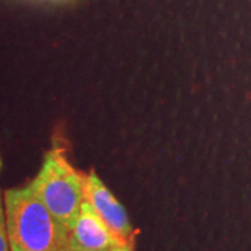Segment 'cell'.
<instances>
[{
    "label": "cell",
    "mask_w": 251,
    "mask_h": 251,
    "mask_svg": "<svg viewBox=\"0 0 251 251\" xmlns=\"http://www.w3.org/2000/svg\"><path fill=\"white\" fill-rule=\"evenodd\" d=\"M120 244L90 202L84 200L70 229V249L75 251H110Z\"/></svg>",
    "instance_id": "obj_4"
},
{
    "label": "cell",
    "mask_w": 251,
    "mask_h": 251,
    "mask_svg": "<svg viewBox=\"0 0 251 251\" xmlns=\"http://www.w3.org/2000/svg\"><path fill=\"white\" fill-rule=\"evenodd\" d=\"M85 200L116 236L120 244H133L134 232L125 206L117 201L95 172L85 175Z\"/></svg>",
    "instance_id": "obj_3"
},
{
    "label": "cell",
    "mask_w": 251,
    "mask_h": 251,
    "mask_svg": "<svg viewBox=\"0 0 251 251\" xmlns=\"http://www.w3.org/2000/svg\"><path fill=\"white\" fill-rule=\"evenodd\" d=\"M0 251H10L7 224H6V212H4V201L0 193Z\"/></svg>",
    "instance_id": "obj_5"
},
{
    "label": "cell",
    "mask_w": 251,
    "mask_h": 251,
    "mask_svg": "<svg viewBox=\"0 0 251 251\" xmlns=\"http://www.w3.org/2000/svg\"><path fill=\"white\" fill-rule=\"evenodd\" d=\"M69 251H75V250H72V249H69Z\"/></svg>",
    "instance_id": "obj_7"
},
{
    "label": "cell",
    "mask_w": 251,
    "mask_h": 251,
    "mask_svg": "<svg viewBox=\"0 0 251 251\" xmlns=\"http://www.w3.org/2000/svg\"><path fill=\"white\" fill-rule=\"evenodd\" d=\"M110 251H133V244H117Z\"/></svg>",
    "instance_id": "obj_6"
},
{
    "label": "cell",
    "mask_w": 251,
    "mask_h": 251,
    "mask_svg": "<svg viewBox=\"0 0 251 251\" xmlns=\"http://www.w3.org/2000/svg\"><path fill=\"white\" fill-rule=\"evenodd\" d=\"M10 251H69L70 232L29 186L3 196Z\"/></svg>",
    "instance_id": "obj_1"
},
{
    "label": "cell",
    "mask_w": 251,
    "mask_h": 251,
    "mask_svg": "<svg viewBox=\"0 0 251 251\" xmlns=\"http://www.w3.org/2000/svg\"><path fill=\"white\" fill-rule=\"evenodd\" d=\"M29 187L70 232L85 200V175L73 168L62 150L54 148L46 152Z\"/></svg>",
    "instance_id": "obj_2"
}]
</instances>
